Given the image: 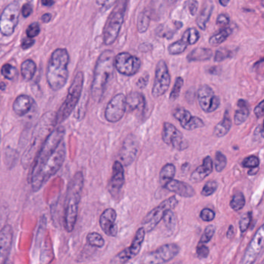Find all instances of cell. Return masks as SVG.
I'll return each instance as SVG.
<instances>
[{
	"mask_svg": "<svg viewBox=\"0 0 264 264\" xmlns=\"http://www.w3.org/2000/svg\"><path fill=\"white\" fill-rule=\"evenodd\" d=\"M124 183H125V178H124V166L121 162L116 160L112 166V178L108 186L112 197L115 198L120 194Z\"/></svg>",
	"mask_w": 264,
	"mask_h": 264,
	"instance_id": "20",
	"label": "cell"
},
{
	"mask_svg": "<svg viewBox=\"0 0 264 264\" xmlns=\"http://www.w3.org/2000/svg\"><path fill=\"white\" fill-rule=\"evenodd\" d=\"M229 23V17L225 13L220 14L217 17V24L220 26H226Z\"/></svg>",
	"mask_w": 264,
	"mask_h": 264,
	"instance_id": "51",
	"label": "cell"
},
{
	"mask_svg": "<svg viewBox=\"0 0 264 264\" xmlns=\"http://www.w3.org/2000/svg\"><path fill=\"white\" fill-rule=\"evenodd\" d=\"M243 166L244 167L253 168L258 167L259 164V160L256 156H250V157H247L244 159V161L242 163Z\"/></svg>",
	"mask_w": 264,
	"mask_h": 264,
	"instance_id": "46",
	"label": "cell"
},
{
	"mask_svg": "<svg viewBox=\"0 0 264 264\" xmlns=\"http://www.w3.org/2000/svg\"><path fill=\"white\" fill-rule=\"evenodd\" d=\"M232 55V52L231 51L226 50L225 48H220L219 50L216 52L215 57H214V60L217 62H220V61H223V60L226 59L227 58H229Z\"/></svg>",
	"mask_w": 264,
	"mask_h": 264,
	"instance_id": "47",
	"label": "cell"
},
{
	"mask_svg": "<svg viewBox=\"0 0 264 264\" xmlns=\"http://www.w3.org/2000/svg\"><path fill=\"white\" fill-rule=\"evenodd\" d=\"M264 247V225H262L249 244L243 259V264H253Z\"/></svg>",
	"mask_w": 264,
	"mask_h": 264,
	"instance_id": "17",
	"label": "cell"
},
{
	"mask_svg": "<svg viewBox=\"0 0 264 264\" xmlns=\"http://www.w3.org/2000/svg\"><path fill=\"white\" fill-rule=\"evenodd\" d=\"M232 31L231 28H225L222 29L220 32L217 34H214L212 37H210L208 42H209L210 45H212L213 46H219L222 43L225 41L229 36L232 34Z\"/></svg>",
	"mask_w": 264,
	"mask_h": 264,
	"instance_id": "34",
	"label": "cell"
},
{
	"mask_svg": "<svg viewBox=\"0 0 264 264\" xmlns=\"http://www.w3.org/2000/svg\"><path fill=\"white\" fill-rule=\"evenodd\" d=\"M148 80H149V76H148V75L142 76V77L138 80V87L141 88V89H143V88H145V87L147 86V85H148Z\"/></svg>",
	"mask_w": 264,
	"mask_h": 264,
	"instance_id": "54",
	"label": "cell"
},
{
	"mask_svg": "<svg viewBox=\"0 0 264 264\" xmlns=\"http://www.w3.org/2000/svg\"><path fill=\"white\" fill-rule=\"evenodd\" d=\"M1 73L3 76L9 80H13L17 76V70L16 67L10 64H4L1 69Z\"/></svg>",
	"mask_w": 264,
	"mask_h": 264,
	"instance_id": "39",
	"label": "cell"
},
{
	"mask_svg": "<svg viewBox=\"0 0 264 264\" xmlns=\"http://www.w3.org/2000/svg\"><path fill=\"white\" fill-rule=\"evenodd\" d=\"M126 103L129 112L144 113L146 109V100L142 93L133 91L126 96Z\"/></svg>",
	"mask_w": 264,
	"mask_h": 264,
	"instance_id": "23",
	"label": "cell"
},
{
	"mask_svg": "<svg viewBox=\"0 0 264 264\" xmlns=\"http://www.w3.org/2000/svg\"><path fill=\"white\" fill-rule=\"evenodd\" d=\"M51 17H52V15L50 13H45L42 16L41 19L43 22L46 23V22H49L50 21Z\"/></svg>",
	"mask_w": 264,
	"mask_h": 264,
	"instance_id": "57",
	"label": "cell"
},
{
	"mask_svg": "<svg viewBox=\"0 0 264 264\" xmlns=\"http://www.w3.org/2000/svg\"><path fill=\"white\" fill-rule=\"evenodd\" d=\"M198 102L202 111L210 113L217 110L220 106V100L214 90L208 85H203L197 92Z\"/></svg>",
	"mask_w": 264,
	"mask_h": 264,
	"instance_id": "16",
	"label": "cell"
},
{
	"mask_svg": "<svg viewBox=\"0 0 264 264\" xmlns=\"http://www.w3.org/2000/svg\"><path fill=\"white\" fill-rule=\"evenodd\" d=\"M213 57V51L209 48L197 47L192 51L187 59L189 61H202L210 59Z\"/></svg>",
	"mask_w": 264,
	"mask_h": 264,
	"instance_id": "28",
	"label": "cell"
},
{
	"mask_svg": "<svg viewBox=\"0 0 264 264\" xmlns=\"http://www.w3.org/2000/svg\"><path fill=\"white\" fill-rule=\"evenodd\" d=\"M215 212L208 208H203L200 212L201 220L205 222L213 221L215 219Z\"/></svg>",
	"mask_w": 264,
	"mask_h": 264,
	"instance_id": "49",
	"label": "cell"
},
{
	"mask_svg": "<svg viewBox=\"0 0 264 264\" xmlns=\"http://www.w3.org/2000/svg\"><path fill=\"white\" fill-rule=\"evenodd\" d=\"M188 46L189 43L187 36L183 34L182 37L180 40H178L169 45V47H168V52H169V55H178L187 50Z\"/></svg>",
	"mask_w": 264,
	"mask_h": 264,
	"instance_id": "32",
	"label": "cell"
},
{
	"mask_svg": "<svg viewBox=\"0 0 264 264\" xmlns=\"http://www.w3.org/2000/svg\"><path fill=\"white\" fill-rule=\"evenodd\" d=\"M13 242V229L7 225L0 230V264L4 263L7 259Z\"/></svg>",
	"mask_w": 264,
	"mask_h": 264,
	"instance_id": "22",
	"label": "cell"
},
{
	"mask_svg": "<svg viewBox=\"0 0 264 264\" xmlns=\"http://www.w3.org/2000/svg\"><path fill=\"white\" fill-rule=\"evenodd\" d=\"M87 242L91 247H96V248H102L105 244L104 239L101 235L95 232H90L88 234Z\"/></svg>",
	"mask_w": 264,
	"mask_h": 264,
	"instance_id": "36",
	"label": "cell"
},
{
	"mask_svg": "<svg viewBox=\"0 0 264 264\" xmlns=\"http://www.w3.org/2000/svg\"><path fill=\"white\" fill-rule=\"evenodd\" d=\"M234 235V229L233 226H230L228 229L227 233H226V236L227 238H231Z\"/></svg>",
	"mask_w": 264,
	"mask_h": 264,
	"instance_id": "58",
	"label": "cell"
},
{
	"mask_svg": "<svg viewBox=\"0 0 264 264\" xmlns=\"http://www.w3.org/2000/svg\"><path fill=\"white\" fill-rule=\"evenodd\" d=\"M145 233L146 232L144 228H139L132 240L130 247L115 255L111 259L110 264H126L129 260L136 257L142 249V244L145 241Z\"/></svg>",
	"mask_w": 264,
	"mask_h": 264,
	"instance_id": "10",
	"label": "cell"
},
{
	"mask_svg": "<svg viewBox=\"0 0 264 264\" xmlns=\"http://www.w3.org/2000/svg\"><path fill=\"white\" fill-rule=\"evenodd\" d=\"M220 4H221V5H223V7H227L228 4H229V1H228V0H226V1H224V0H220Z\"/></svg>",
	"mask_w": 264,
	"mask_h": 264,
	"instance_id": "60",
	"label": "cell"
},
{
	"mask_svg": "<svg viewBox=\"0 0 264 264\" xmlns=\"http://www.w3.org/2000/svg\"><path fill=\"white\" fill-rule=\"evenodd\" d=\"M127 4L125 0L118 1L109 15L103 31V40L105 45L112 44L118 38L124 22Z\"/></svg>",
	"mask_w": 264,
	"mask_h": 264,
	"instance_id": "7",
	"label": "cell"
},
{
	"mask_svg": "<svg viewBox=\"0 0 264 264\" xmlns=\"http://www.w3.org/2000/svg\"><path fill=\"white\" fill-rule=\"evenodd\" d=\"M254 114L257 118L264 116V100L255 107Z\"/></svg>",
	"mask_w": 264,
	"mask_h": 264,
	"instance_id": "52",
	"label": "cell"
},
{
	"mask_svg": "<svg viewBox=\"0 0 264 264\" xmlns=\"http://www.w3.org/2000/svg\"><path fill=\"white\" fill-rule=\"evenodd\" d=\"M196 253L199 258H206L209 254V250L205 244L199 243L196 247Z\"/></svg>",
	"mask_w": 264,
	"mask_h": 264,
	"instance_id": "50",
	"label": "cell"
},
{
	"mask_svg": "<svg viewBox=\"0 0 264 264\" xmlns=\"http://www.w3.org/2000/svg\"><path fill=\"white\" fill-rule=\"evenodd\" d=\"M178 205V202L175 196H172L163 201L160 205L149 211L143 219L142 228H144L146 232H151L163 220L166 211L173 209Z\"/></svg>",
	"mask_w": 264,
	"mask_h": 264,
	"instance_id": "8",
	"label": "cell"
},
{
	"mask_svg": "<svg viewBox=\"0 0 264 264\" xmlns=\"http://www.w3.org/2000/svg\"><path fill=\"white\" fill-rule=\"evenodd\" d=\"M3 264H13V263L11 260H10V259H7V260H6L5 262H4V263H3Z\"/></svg>",
	"mask_w": 264,
	"mask_h": 264,
	"instance_id": "62",
	"label": "cell"
},
{
	"mask_svg": "<svg viewBox=\"0 0 264 264\" xmlns=\"http://www.w3.org/2000/svg\"><path fill=\"white\" fill-rule=\"evenodd\" d=\"M150 21H151V17H150L149 13H148L146 10H143L139 13L138 16L137 28L138 31L140 34L146 32L149 27Z\"/></svg>",
	"mask_w": 264,
	"mask_h": 264,
	"instance_id": "35",
	"label": "cell"
},
{
	"mask_svg": "<svg viewBox=\"0 0 264 264\" xmlns=\"http://www.w3.org/2000/svg\"><path fill=\"white\" fill-rule=\"evenodd\" d=\"M213 10H214V5L212 3L210 2L206 3L202 10H201V13H199V16L196 19V23L202 31H205L206 28L207 23L212 15Z\"/></svg>",
	"mask_w": 264,
	"mask_h": 264,
	"instance_id": "27",
	"label": "cell"
},
{
	"mask_svg": "<svg viewBox=\"0 0 264 264\" xmlns=\"http://www.w3.org/2000/svg\"><path fill=\"white\" fill-rule=\"evenodd\" d=\"M84 175L78 172L73 175L67 186V195L64 202V227L67 232H71L77 220L78 208L82 199L84 187Z\"/></svg>",
	"mask_w": 264,
	"mask_h": 264,
	"instance_id": "3",
	"label": "cell"
},
{
	"mask_svg": "<svg viewBox=\"0 0 264 264\" xmlns=\"http://www.w3.org/2000/svg\"><path fill=\"white\" fill-rule=\"evenodd\" d=\"M165 188L181 197L192 198L196 194L194 188L190 184L178 180H172Z\"/></svg>",
	"mask_w": 264,
	"mask_h": 264,
	"instance_id": "24",
	"label": "cell"
},
{
	"mask_svg": "<svg viewBox=\"0 0 264 264\" xmlns=\"http://www.w3.org/2000/svg\"><path fill=\"white\" fill-rule=\"evenodd\" d=\"M33 8L31 7V4H24L23 7H22V14L24 17H28L32 13Z\"/></svg>",
	"mask_w": 264,
	"mask_h": 264,
	"instance_id": "56",
	"label": "cell"
},
{
	"mask_svg": "<svg viewBox=\"0 0 264 264\" xmlns=\"http://www.w3.org/2000/svg\"><path fill=\"white\" fill-rule=\"evenodd\" d=\"M187 36L189 45H193L200 38V34L197 29L194 28H189L184 33Z\"/></svg>",
	"mask_w": 264,
	"mask_h": 264,
	"instance_id": "43",
	"label": "cell"
},
{
	"mask_svg": "<svg viewBox=\"0 0 264 264\" xmlns=\"http://www.w3.org/2000/svg\"><path fill=\"white\" fill-rule=\"evenodd\" d=\"M180 247L175 244L161 246L154 251L142 256L140 264H164L173 259L179 253Z\"/></svg>",
	"mask_w": 264,
	"mask_h": 264,
	"instance_id": "9",
	"label": "cell"
},
{
	"mask_svg": "<svg viewBox=\"0 0 264 264\" xmlns=\"http://www.w3.org/2000/svg\"><path fill=\"white\" fill-rule=\"evenodd\" d=\"M183 85H184V80H183L182 78L177 77L176 79H175L173 88H172L170 94H169V100H170L171 101H175V100L178 98Z\"/></svg>",
	"mask_w": 264,
	"mask_h": 264,
	"instance_id": "38",
	"label": "cell"
},
{
	"mask_svg": "<svg viewBox=\"0 0 264 264\" xmlns=\"http://www.w3.org/2000/svg\"><path fill=\"white\" fill-rule=\"evenodd\" d=\"M238 107L239 109L235 111L234 115V124L235 125H241L246 122V120L250 115V110L247 106V102L244 100H240L238 101Z\"/></svg>",
	"mask_w": 264,
	"mask_h": 264,
	"instance_id": "29",
	"label": "cell"
},
{
	"mask_svg": "<svg viewBox=\"0 0 264 264\" xmlns=\"http://www.w3.org/2000/svg\"><path fill=\"white\" fill-rule=\"evenodd\" d=\"M215 231V227H214L213 225H209V226H207L205 229V231H204L203 234H202V236H201L199 243L205 244L209 242L211 238L214 236Z\"/></svg>",
	"mask_w": 264,
	"mask_h": 264,
	"instance_id": "44",
	"label": "cell"
},
{
	"mask_svg": "<svg viewBox=\"0 0 264 264\" xmlns=\"http://www.w3.org/2000/svg\"><path fill=\"white\" fill-rule=\"evenodd\" d=\"M251 219L250 212L246 213L241 217V220H240V229H241V232H243V233L246 232L250 226Z\"/></svg>",
	"mask_w": 264,
	"mask_h": 264,
	"instance_id": "45",
	"label": "cell"
},
{
	"mask_svg": "<svg viewBox=\"0 0 264 264\" xmlns=\"http://www.w3.org/2000/svg\"><path fill=\"white\" fill-rule=\"evenodd\" d=\"M85 76L82 71H78L69 88L67 95L62 106L56 114V125L61 124L70 116L80 100L83 91Z\"/></svg>",
	"mask_w": 264,
	"mask_h": 264,
	"instance_id": "6",
	"label": "cell"
},
{
	"mask_svg": "<svg viewBox=\"0 0 264 264\" xmlns=\"http://www.w3.org/2000/svg\"><path fill=\"white\" fill-rule=\"evenodd\" d=\"M32 107V100L27 94H20L13 103V109L15 113L19 116L28 114Z\"/></svg>",
	"mask_w": 264,
	"mask_h": 264,
	"instance_id": "26",
	"label": "cell"
},
{
	"mask_svg": "<svg viewBox=\"0 0 264 264\" xmlns=\"http://www.w3.org/2000/svg\"><path fill=\"white\" fill-rule=\"evenodd\" d=\"M40 32V25L37 22H33L27 30V35L29 38L33 39L37 37Z\"/></svg>",
	"mask_w": 264,
	"mask_h": 264,
	"instance_id": "48",
	"label": "cell"
},
{
	"mask_svg": "<svg viewBox=\"0 0 264 264\" xmlns=\"http://www.w3.org/2000/svg\"><path fill=\"white\" fill-rule=\"evenodd\" d=\"M115 57L113 51L105 50L100 54L96 61L91 88V97L96 103L101 101L108 83L113 76Z\"/></svg>",
	"mask_w": 264,
	"mask_h": 264,
	"instance_id": "1",
	"label": "cell"
},
{
	"mask_svg": "<svg viewBox=\"0 0 264 264\" xmlns=\"http://www.w3.org/2000/svg\"><path fill=\"white\" fill-rule=\"evenodd\" d=\"M66 145L64 141L61 142L56 151L52 153L41 165L32 168L30 175V182L34 191H37L42 186L61 169L65 160Z\"/></svg>",
	"mask_w": 264,
	"mask_h": 264,
	"instance_id": "2",
	"label": "cell"
},
{
	"mask_svg": "<svg viewBox=\"0 0 264 264\" xmlns=\"http://www.w3.org/2000/svg\"><path fill=\"white\" fill-rule=\"evenodd\" d=\"M56 126V114L49 112L44 114L40 118L33 134L32 139L29 148L24 153L22 158V164L27 168L36 159L43 142L49 134L52 133V129Z\"/></svg>",
	"mask_w": 264,
	"mask_h": 264,
	"instance_id": "5",
	"label": "cell"
},
{
	"mask_svg": "<svg viewBox=\"0 0 264 264\" xmlns=\"http://www.w3.org/2000/svg\"><path fill=\"white\" fill-rule=\"evenodd\" d=\"M176 172V168L173 163H166L162 168L160 174V181L162 187H164L172 181Z\"/></svg>",
	"mask_w": 264,
	"mask_h": 264,
	"instance_id": "30",
	"label": "cell"
},
{
	"mask_svg": "<svg viewBox=\"0 0 264 264\" xmlns=\"http://www.w3.org/2000/svg\"><path fill=\"white\" fill-rule=\"evenodd\" d=\"M19 4L13 2L9 4L0 16V31L4 36H10L14 32L18 23Z\"/></svg>",
	"mask_w": 264,
	"mask_h": 264,
	"instance_id": "13",
	"label": "cell"
},
{
	"mask_svg": "<svg viewBox=\"0 0 264 264\" xmlns=\"http://www.w3.org/2000/svg\"><path fill=\"white\" fill-rule=\"evenodd\" d=\"M217 187H218V184H217V181H207V182L205 183V185H204L202 191H201V195H202V196H205V197L212 196L214 192L217 190Z\"/></svg>",
	"mask_w": 264,
	"mask_h": 264,
	"instance_id": "42",
	"label": "cell"
},
{
	"mask_svg": "<svg viewBox=\"0 0 264 264\" xmlns=\"http://www.w3.org/2000/svg\"><path fill=\"white\" fill-rule=\"evenodd\" d=\"M173 116L178 120L180 125L187 130H194L202 128L205 126L203 121L197 116H193L190 111L183 107H177L174 109Z\"/></svg>",
	"mask_w": 264,
	"mask_h": 264,
	"instance_id": "18",
	"label": "cell"
},
{
	"mask_svg": "<svg viewBox=\"0 0 264 264\" xmlns=\"http://www.w3.org/2000/svg\"><path fill=\"white\" fill-rule=\"evenodd\" d=\"M69 63L70 55L67 49L58 48L52 52L46 70V79L51 89L59 91L67 84Z\"/></svg>",
	"mask_w": 264,
	"mask_h": 264,
	"instance_id": "4",
	"label": "cell"
},
{
	"mask_svg": "<svg viewBox=\"0 0 264 264\" xmlns=\"http://www.w3.org/2000/svg\"><path fill=\"white\" fill-rule=\"evenodd\" d=\"M213 168H214V163H213L212 158L209 156H207L204 158L202 164L198 166L196 170L192 173L190 181L193 183L203 181L207 176L212 173Z\"/></svg>",
	"mask_w": 264,
	"mask_h": 264,
	"instance_id": "25",
	"label": "cell"
},
{
	"mask_svg": "<svg viewBox=\"0 0 264 264\" xmlns=\"http://www.w3.org/2000/svg\"><path fill=\"white\" fill-rule=\"evenodd\" d=\"M162 138L163 142L178 151H184L189 147L188 141L184 139L182 133L170 123L163 124Z\"/></svg>",
	"mask_w": 264,
	"mask_h": 264,
	"instance_id": "14",
	"label": "cell"
},
{
	"mask_svg": "<svg viewBox=\"0 0 264 264\" xmlns=\"http://www.w3.org/2000/svg\"><path fill=\"white\" fill-rule=\"evenodd\" d=\"M6 86H7V85H6V84L4 83V82H0V89L4 91V90L6 89Z\"/></svg>",
	"mask_w": 264,
	"mask_h": 264,
	"instance_id": "61",
	"label": "cell"
},
{
	"mask_svg": "<svg viewBox=\"0 0 264 264\" xmlns=\"http://www.w3.org/2000/svg\"><path fill=\"white\" fill-rule=\"evenodd\" d=\"M139 153V142L135 135L129 134L126 136L120 151V158L124 166L133 163Z\"/></svg>",
	"mask_w": 264,
	"mask_h": 264,
	"instance_id": "19",
	"label": "cell"
},
{
	"mask_svg": "<svg viewBox=\"0 0 264 264\" xmlns=\"http://www.w3.org/2000/svg\"><path fill=\"white\" fill-rule=\"evenodd\" d=\"M227 160L223 153L217 151L215 155V168L217 172H222L226 167Z\"/></svg>",
	"mask_w": 264,
	"mask_h": 264,
	"instance_id": "41",
	"label": "cell"
},
{
	"mask_svg": "<svg viewBox=\"0 0 264 264\" xmlns=\"http://www.w3.org/2000/svg\"><path fill=\"white\" fill-rule=\"evenodd\" d=\"M126 109V96L123 93H118L108 103L104 112L105 119L112 124L118 123L124 116Z\"/></svg>",
	"mask_w": 264,
	"mask_h": 264,
	"instance_id": "15",
	"label": "cell"
},
{
	"mask_svg": "<svg viewBox=\"0 0 264 264\" xmlns=\"http://www.w3.org/2000/svg\"><path fill=\"white\" fill-rule=\"evenodd\" d=\"M171 76L169 67L164 60L157 62L154 71V83L151 93L154 98H159L166 94L170 87Z\"/></svg>",
	"mask_w": 264,
	"mask_h": 264,
	"instance_id": "11",
	"label": "cell"
},
{
	"mask_svg": "<svg viewBox=\"0 0 264 264\" xmlns=\"http://www.w3.org/2000/svg\"><path fill=\"white\" fill-rule=\"evenodd\" d=\"M188 4L189 10H190V14L192 16H195L197 13L198 7H199V3L197 1H188L187 3Z\"/></svg>",
	"mask_w": 264,
	"mask_h": 264,
	"instance_id": "53",
	"label": "cell"
},
{
	"mask_svg": "<svg viewBox=\"0 0 264 264\" xmlns=\"http://www.w3.org/2000/svg\"><path fill=\"white\" fill-rule=\"evenodd\" d=\"M37 70V65L32 60H25L21 65V73L25 81H31Z\"/></svg>",
	"mask_w": 264,
	"mask_h": 264,
	"instance_id": "33",
	"label": "cell"
},
{
	"mask_svg": "<svg viewBox=\"0 0 264 264\" xmlns=\"http://www.w3.org/2000/svg\"><path fill=\"white\" fill-rule=\"evenodd\" d=\"M115 68L120 74L125 76H133L137 74L142 66L140 58L128 52H121L115 57Z\"/></svg>",
	"mask_w": 264,
	"mask_h": 264,
	"instance_id": "12",
	"label": "cell"
},
{
	"mask_svg": "<svg viewBox=\"0 0 264 264\" xmlns=\"http://www.w3.org/2000/svg\"><path fill=\"white\" fill-rule=\"evenodd\" d=\"M34 42L35 41H34V39L29 38V37L24 38L22 40V43H21V46H22V49H24V50H27V49L34 45Z\"/></svg>",
	"mask_w": 264,
	"mask_h": 264,
	"instance_id": "55",
	"label": "cell"
},
{
	"mask_svg": "<svg viewBox=\"0 0 264 264\" xmlns=\"http://www.w3.org/2000/svg\"><path fill=\"white\" fill-rule=\"evenodd\" d=\"M163 220L166 227L169 230H173L175 229V226H176V218H175V214L172 210L166 211Z\"/></svg>",
	"mask_w": 264,
	"mask_h": 264,
	"instance_id": "40",
	"label": "cell"
},
{
	"mask_svg": "<svg viewBox=\"0 0 264 264\" xmlns=\"http://www.w3.org/2000/svg\"><path fill=\"white\" fill-rule=\"evenodd\" d=\"M231 127H232V120L229 118L228 112H226L223 119L220 121L214 128V134L217 137H223L229 133Z\"/></svg>",
	"mask_w": 264,
	"mask_h": 264,
	"instance_id": "31",
	"label": "cell"
},
{
	"mask_svg": "<svg viewBox=\"0 0 264 264\" xmlns=\"http://www.w3.org/2000/svg\"><path fill=\"white\" fill-rule=\"evenodd\" d=\"M245 203V197L244 195L241 192H238L232 196V200L230 202V207L234 211H239L244 208Z\"/></svg>",
	"mask_w": 264,
	"mask_h": 264,
	"instance_id": "37",
	"label": "cell"
},
{
	"mask_svg": "<svg viewBox=\"0 0 264 264\" xmlns=\"http://www.w3.org/2000/svg\"><path fill=\"white\" fill-rule=\"evenodd\" d=\"M55 4V1H49V0H46V1H42V4L45 7H51V6L54 5Z\"/></svg>",
	"mask_w": 264,
	"mask_h": 264,
	"instance_id": "59",
	"label": "cell"
},
{
	"mask_svg": "<svg viewBox=\"0 0 264 264\" xmlns=\"http://www.w3.org/2000/svg\"><path fill=\"white\" fill-rule=\"evenodd\" d=\"M117 212L114 208H109L105 209L100 216V229L106 235L111 237H115L118 234V226H117Z\"/></svg>",
	"mask_w": 264,
	"mask_h": 264,
	"instance_id": "21",
	"label": "cell"
},
{
	"mask_svg": "<svg viewBox=\"0 0 264 264\" xmlns=\"http://www.w3.org/2000/svg\"><path fill=\"white\" fill-rule=\"evenodd\" d=\"M261 134H262V137L264 138V121H263V125H262V131H261Z\"/></svg>",
	"mask_w": 264,
	"mask_h": 264,
	"instance_id": "63",
	"label": "cell"
},
{
	"mask_svg": "<svg viewBox=\"0 0 264 264\" xmlns=\"http://www.w3.org/2000/svg\"><path fill=\"white\" fill-rule=\"evenodd\" d=\"M0 142H1V131H0Z\"/></svg>",
	"mask_w": 264,
	"mask_h": 264,
	"instance_id": "64",
	"label": "cell"
}]
</instances>
